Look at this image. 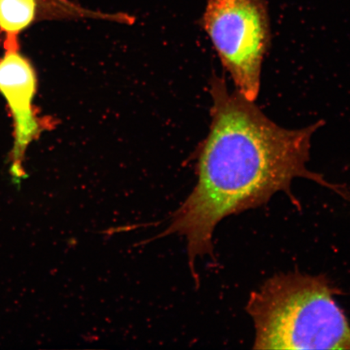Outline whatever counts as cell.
<instances>
[{"instance_id":"cell-3","label":"cell","mask_w":350,"mask_h":350,"mask_svg":"<svg viewBox=\"0 0 350 350\" xmlns=\"http://www.w3.org/2000/svg\"><path fill=\"white\" fill-rule=\"evenodd\" d=\"M203 26L238 93L255 102L270 42L266 0H208Z\"/></svg>"},{"instance_id":"cell-1","label":"cell","mask_w":350,"mask_h":350,"mask_svg":"<svg viewBox=\"0 0 350 350\" xmlns=\"http://www.w3.org/2000/svg\"><path fill=\"white\" fill-rule=\"evenodd\" d=\"M212 124L197 165L198 180L163 235L179 234L187 243L191 273L196 260L212 256L219 222L269 202L279 191L291 192L295 178H304L338 192L341 188L310 172V139L323 122L301 129L282 128L254 102L229 91L222 78L211 83Z\"/></svg>"},{"instance_id":"cell-2","label":"cell","mask_w":350,"mask_h":350,"mask_svg":"<svg viewBox=\"0 0 350 350\" xmlns=\"http://www.w3.org/2000/svg\"><path fill=\"white\" fill-rule=\"evenodd\" d=\"M325 275L281 273L253 291L254 349H350V325Z\"/></svg>"},{"instance_id":"cell-5","label":"cell","mask_w":350,"mask_h":350,"mask_svg":"<svg viewBox=\"0 0 350 350\" xmlns=\"http://www.w3.org/2000/svg\"><path fill=\"white\" fill-rule=\"evenodd\" d=\"M37 14L38 0H0V42L4 51L20 49L19 34Z\"/></svg>"},{"instance_id":"cell-4","label":"cell","mask_w":350,"mask_h":350,"mask_svg":"<svg viewBox=\"0 0 350 350\" xmlns=\"http://www.w3.org/2000/svg\"><path fill=\"white\" fill-rule=\"evenodd\" d=\"M38 81L30 61L18 50H5L0 57V93L6 100L13 122V147L10 157V174L20 187L27 178L23 163L26 151L53 122L39 115L33 106Z\"/></svg>"}]
</instances>
